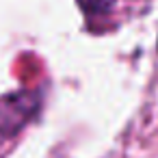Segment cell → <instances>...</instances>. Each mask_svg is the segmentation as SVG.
Masks as SVG:
<instances>
[{
	"mask_svg": "<svg viewBox=\"0 0 158 158\" xmlns=\"http://www.w3.org/2000/svg\"><path fill=\"white\" fill-rule=\"evenodd\" d=\"M41 108V93L18 89L0 95V145L15 136Z\"/></svg>",
	"mask_w": 158,
	"mask_h": 158,
	"instance_id": "6da1fadb",
	"label": "cell"
},
{
	"mask_svg": "<svg viewBox=\"0 0 158 158\" xmlns=\"http://www.w3.org/2000/svg\"><path fill=\"white\" fill-rule=\"evenodd\" d=\"M78 5L87 15H104L115 9L117 0H78Z\"/></svg>",
	"mask_w": 158,
	"mask_h": 158,
	"instance_id": "7a4b0ae2",
	"label": "cell"
}]
</instances>
